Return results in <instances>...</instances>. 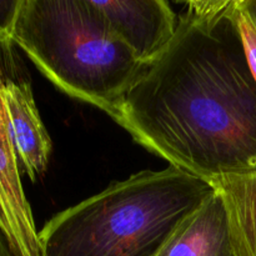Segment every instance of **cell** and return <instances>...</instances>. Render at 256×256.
Returning a JSON list of instances; mask_svg holds the SVG:
<instances>
[{
	"label": "cell",
	"instance_id": "6da1fadb",
	"mask_svg": "<svg viewBox=\"0 0 256 256\" xmlns=\"http://www.w3.org/2000/svg\"><path fill=\"white\" fill-rule=\"evenodd\" d=\"M172 42L114 120L170 166L212 182L256 172V82L236 0L186 2Z\"/></svg>",
	"mask_w": 256,
	"mask_h": 256
},
{
	"label": "cell",
	"instance_id": "7a4b0ae2",
	"mask_svg": "<svg viewBox=\"0 0 256 256\" xmlns=\"http://www.w3.org/2000/svg\"><path fill=\"white\" fill-rule=\"evenodd\" d=\"M214 192L174 166L136 172L52 216L42 256H155Z\"/></svg>",
	"mask_w": 256,
	"mask_h": 256
},
{
	"label": "cell",
	"instance_id": "3957f363",
	"mask_svg": "<svg viewBox=\"0 0 256 256\" xmlns=\"http://www.w3.org/2000/svg\"><path fill=\"white\" fill-rule=\"evenodd\" d=\"M12 39L55 86L112 119L148 65L90 0H20Z\"/></svg>",
	"mask_w": 256,
	"mask_h": 256
},
{
	"label": "cell",
	"instance_id": "277c9868",
	"mask_svg": "<svg viewBox=\"0 0 256 256\" xmlns=\"http://www.w3.org/2000/svg\"><path fill=\"white\" fill-rule=\"evenodd\" d=\"M90 4L142 64L166 49L179 24V16L165 0H90Z\"/></svg>",
	"mask_w": 256,
	"mask_h": 256
},
{
	"label": "cell",
	"instance_id": "5b68a950",
	"mask_svg": "<svg viewBox=\"0 0 256 256\" xmlns=\"http://www.w3.org/2000/svg\"><path fill=\"white\" fill-rule=\"evenodd\" d=\"M2 98L18 162L35 182L49 164L52 140L40 119L32 86L28 82L5 80Z\"/></svg>",
	"mask_w": 256,
	"mask_h": 256
},
{
	"label": "cell",
	"instance_id": "8992f818",
	"mask_svg": "<svg viewBox=\"0 0 256 256\" xmlns=\"http://www.w3.org/2000/svg\"><path fill=\"white\" fill-rule=\"evenodd\" d=\"M155 256H235L224 202L216 190Z\"/></svg>",
	"mask_w": 256,
	"mask_h": 256
},
{
	"label": "cell",
	"instance_id": "52a82bcc",
	"mask_svg": "<svg viewBox=\"0 0 256 256\" xmlns=\"http://www.w3.org/2000/svg\"><path fill=\"white\" fill-rule=\"evenodd\" d=\"M210 184L224 202L235 256H256V172L225 175Z\"/></svg>",
	"mask_w": 256,
	"mask_h": 256
},
{
	"label": "cell",
	"instance_id": "ba28073f",
	"mask_svg": "<svg viewBox=\"0 0 256 256\" xmlns=\"http://www.w3.org/2000/svg\"><path fill=\"white\" fill-rule=\"evenodd\" d=\"M236 22L242 34L248 64L256 82V25L242 6L240 0H236Z\"/></svg>",
	"mask_w": 256,
	"mask_h": 256
},
{
	"label": "cell",
	"instance_id": "9c48e42d",
	"mask_svg": "<svg viewBox=\"0 0 256 256\" xmlns=\"http://www.w3.org/2000/svg\"><path fill=\"white\" fill-rule=\"evenodd\" d=\"M19 6L20 0H0V50L12 48V34Z\"/></svg>",
	"mask_w": 256,
	"mask_h": 256
},
{
	"label": "cell",
	"instance_id": "30bf717a",
	"mask_svg": "<svg viewBox=\"0 0 256 256\" xmlns=\"http://www.w3.org/2000/svg\"><path fill=\"white\" fill-rule=\"evenodd\" d=\"M240 2L256 25V0H240Z\"/></svg>",
	"mask_w": 256,
	"mask_h": 256
},
{
	"label": "cell",
	"instance_id": "8fae6325",
	"mask_svg": "<svg viewBox=\"0 0 256 256\" xmlns=\"http://www.w3.org/2000/svg\"><path fill=\"white\" fill-rule=\"evenodd\" d=\"M0 256H14L2 230H0Z\"/></svg>",
	"mask_w": 256,
	"mask_h": 256
}]
</instances>
